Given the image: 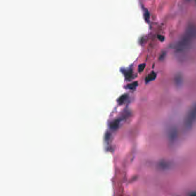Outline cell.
Returning a JSON list of instances; mask_svg holds the SVG:
<instances>
[{"label": "cell", "instance_id": "6da1fadb", "mask_svg": "<svg viewBox=\"0 0 196 196\" xmlns=\"http://www.w3.org/2000/svg\"><path fill=\"white\" fill-rule=\"evenodd\" d=\"M196 38V26L190 25L186 28V32L176 46V52L182 53L187 50L192 43V41Z\"/></svg>", "mask_w": 196, "mask_h": 196}, {"label": "cell", "instance_id": "7a4b0ae2", "mask_svg": "<svg viewBox=\"0 0 196 196\" xmlns=\"http://www.w3.org/2000/svg\"><path fill=\"white\" fill-rule=\"evenodd\" d=\"M196 123V103L192 105L188 112L183 121L185 132H189Z\"/></svg>", "mask_w": 196, "mask_h": 196}, {"label": "cell", "instance_id": "3957f363", "mask_svg": "<svg viewBox=\"0 0 196 196\" xmlns=\"http://www.w3.org/2000/svg\"><path fill=\"white\" fill-rule=\"evenodd\" d=\"M177 137H178V131L175 127H173L169 131V141L172 143H173L176 141Z\"/></svg>", "mask_w": 196, "mask_h": 196}, {"label": "cell", "instance_id": "277c9868", "mask_svg": "<svg viewBox=\"0 0 196 196\" xmlns=\"http://www.w3.org/2000/svg\"><path fill=\"white\" fill-rule=\"evenodd\" d=\"M182 82H183V79L182 77L181 74H177L175 78H174V83L176 86L177 88H179L182 85Z\"/></svg>", "mask_w": 196, "mask_h": 196}, {"label": "cell", "instance_id": "5b68a950", "mask_svg": "<svg viewBox=\"0 0 196 196\" xmlns=\"http://www.w3.org/2000/svg\"><path fill=\"white\" fill-rule=\"evenodd\" d=\"M156 77H157V74L154 72H152L145 78V82H150L154 80L156 78Z\"/></svg>", "mask_w": 196, "mask_h": 196}, {"label": "cell", "instance_id": "8992f818", "mask_svg": "<svg viewBox=\"0 0 196 196\" xmlns=\"http://www.w3.org/2000/svg\"><path fill=\"white\" fill-rule=\"evenodd\" d=\"M119 123H120V122H119V120H116L114 121L113 122H112V123H111V124L110 125V128H111L112 129H116V128H118V126H119Z\"/></svg>", "mask_w": 196, "mask_h": 196}, {"label": "cell", "instance_id": "52a82bcc", "mask_svg": "<svg viewBox=\"0 0 196 196\" xmlns=\"http://www.w3.org/2000/svg\"><path fill=\"white\" fill-rule=\"evenodd\" d=\"M144 20L147 22H148L149 20H150V13L148 10L145 9L144 13Z\"/></svg>", "mask_w": 196, "mask_h": 196}, {"label": "cell", "instance_id": "ba28073f", "mask_svg": "<svg viewBox=\"0 0 196 196\" xmlns=\"http://www.w3.org/2000/svg\"><path fill=\"white\" fill-rule=\"evenodd\" d=\"M137 86H138V82H133V83H132L131 84H129L128 85V88L129 89H133L136 88L137 87Z\"/></svg>", "mask_w": 196, "mask_h": 196}, {"label": "cell", "instance_id": "9c48e42d", "mask_svg": "<svg viewBox=\"0 0 196 196\" xmlns=\"http://www.w3.org/2000/svg\"><path fill=\"white\" fill-rule=\"evenodd\" d=\"M126 97H127V96H126V94L123 95L122 96H121V97L119 98V99L118 101H119V102L120 103H123L124 101L125 100H126Z\"/></svg>", "mask_w": 196, "mask_h": 196}, {"label": "cell", "instance_id": "30bf717a", "mask_svg": "<svg viewBox=\"0 0 196 196\" xmlns=\"http://www.w3.org/2000/svg\"><path fill=\"white\" fill-rule=\"evenodd\" d=\"M145 65L144 64V63L140 65L139 66V71L142 72V71H143L144 68H145Z\"/></svg>", "mask_w": 196, "mask_h": 196}, {"label": "cell", "instance_id": "8fae6325", "mask_svg": "<svg viewBox=\"0 0 196 196\" xmlns=\"http://www.w3.org/2000/svg\"><path fill=\"white\" fill-rule=\"evenodd\" d=\"M158 39L160 40L161 41H163L164 40V37L163 36L159 35L158 36Z\"/></svg>", "mask_w": 196, "mask_h": 196}, {"label": "cell", "instance_id": "7c38bea8", "mask_svg": "<svg viewBox=\"0 0 196 196\" xmlns=\"http://www.w3.org/2000/svg\"><path fill=\"white\" fill-rule=\"evenodd\" d=\"M190 195H192V196H196V193H192V194H190Z\"/></svg>", "mask_w": 196, "mask_h": 196}]
</instances>
